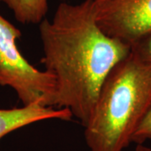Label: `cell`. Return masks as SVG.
<instances>
[{
  "label": "cell",
  "mask_w": 151,
  "mask_h": 151,
  "mask_svg": "<svg viewBox=\"0 0 151 151\" xmlns=\"http://www.w3.org/2000/svg\"><path fill=\"white\" fill-rule=\"evenodd\" d=\"M71 118L72 114L66 108L46 107L39 103L0 109V139L15 130L37 122L48 119L69 121Z\"/></svg>",
  "instance_id": "5b68a950"
},
{
  "label": "cell",
  "mask_w": 151,
  "mask_h": 151,
  "mask_svg": "<svg viewBox=\"0 0 151 151\" xmlns=\"http://www.w3.org/2000/svg\"><path fill=\"white\" fill-rule=\"evenodd\" d=\"M20 30L0 14V86H9L23 105L39 103L55 107L54 76L31 65L18 48Z\"/></svg>",
  "instance_id": "3957f363"
},
{
  "label": "cell",
  "mask_w": 151,
  "mask_h": 151,
  "mask_svg": "<svg viewBox=\"0 0 151 151\" xmlns=\"http://www.w3.org/2000/svg\"><path fill=\"white\" fill-rule=\"evenodd\" d=\"M24 24H40L49 9L48 0H0Z\"/></svg>",
  "instance_id": "8992f818"
},
{
  "label": "cell",
  "mask_w": 151,
  "mask_h": 151,
  "mask_svg": "<svg viewBox=\"0 0 151 151\" xmlns=\"http://www.w3.org/2000/svg\"><path fill=\"white\" fill-rule=\"evenodd\" d=\"M151 108V63L129 55L103 82L84 127L90 151H124Z\"/></svg>",
  "instance_id": "7a4b0ae2"
},
{
  "label": "cell",
  "mask_w": 151,
  "mask_h": 151,
  "mask_svg": "<svg viewBox=\"0 0 151 151\" xmlns=\"http://www.w3.org/2000/svg\"><path fill=\"white\" fill-rule=\"evenodd\" d=\"M39 29L41 62L56 84L55 107L68 109L84 126L106 76L131 47L100 28L91 0L60 3Z\"/></svg>",
  "instance_id": "6da1fadb"
},
{
  "label": "cell",
  "mask_w": 151,
  "mask_h": 151,
  "mask_svg": "<svg viewBox=\"0 0 151 151\" xmlns=\"http://www.w3.org/2000/svg\"><path fill=\"white\" fill-rule=\"evenodd\" d=\"M148 140H151V108L135 131L132 143L139 145L145 144Z\"/></svg>",
  "instance_id": "52a82bcc"
},
{
  "label": "cell",
  "mask_w": 151,
  "mask_h": 151,
  "mask_svg": "<svg viewBox=\"0 0 151 151\" xmlns=\"http://www.w3.org/2000/svg\"><path fill=\"white\" fill-rule=\"evenodd\" d=\"M135 151H151V149L150 147L145 145L144 144H139V145H136Z\"/></svg>",
  "instance_id": "9c48e42d"
},
{
  "label": "cell",
  "mask_w": 151,
  "mask_h": 151,
  "mask_svg": "<svg viewBox=\"0 0 151 151\" xmlns=\"http://www.w3.org/2000/svg\"><path fill=\"white\" fill-rule=\"evenodd\" d=\"M100 28L130 47L151 33V0H91Z\"/></svg>",
  "instance_id": "277c9868"
},
{
  "label": "cell",
  "mask_w": 151,
  "mask_h": 151,
  "mask_svg": "<svg viewBox=\"0 0 151 151\" xmlns=\"http://www.w3.org/2000/svg\"><path fill=\"white\" fill-rule=\"evenodd\" d=\"M131 52L142 60L151 63V33L132 45Z\"/></svg>",
  "instance_id": "ba28073f"
}]
</instances>
